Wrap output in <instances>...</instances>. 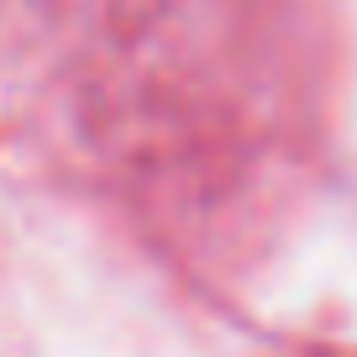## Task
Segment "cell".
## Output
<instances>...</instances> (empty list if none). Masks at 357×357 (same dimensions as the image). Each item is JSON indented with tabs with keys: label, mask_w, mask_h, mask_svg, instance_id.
<instances>
[]
</instances>
